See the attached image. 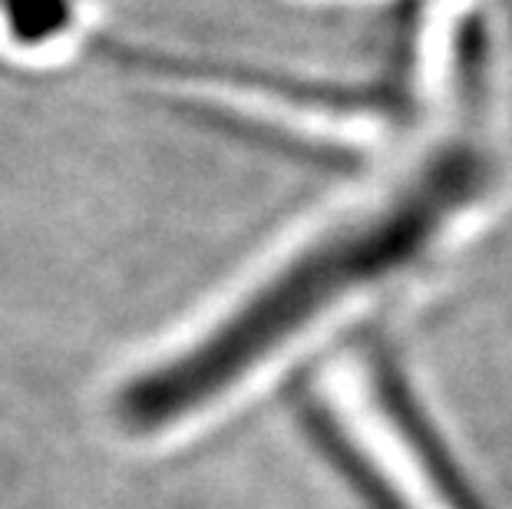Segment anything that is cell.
<instances>
[{
    "label": "cell",
    "mask_w": 512,
    "mask_h": 509,
    "mask_svg": "<svg viewBox=\"0 0 512 509\" xmlns=\"http://www.w3.org/2000/svg\"><path fill=\"white\" fill-rule=\"evenodd\" d=\"M489 176L476 139H450L390 199L314 238L209 331L123 384L116 424L133 437H159L209 414L347 301L417 265L489 189Z\"/></svg>",
    "instance_id": "6da1fadb"
}]
</instances>
